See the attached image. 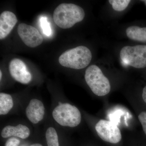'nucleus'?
<instances>
[{"mask_svg":"<svg viewBox=\"0 0 146 146\" xmlns=\"http://www.w3.org/2000/svg\"><path fill=\"white\" fill-rule=\"evenodd\" d=\"M85 16L83 9L76 5L62 3L55 9L53 19L55 23L63 29L70 28L75 24L81 22Z\"/></svg>","mask_w":146,"mask_h":146,"instance_id":"obj_1","label":"nucleus"},{"mask_svg":"<svg viewBox=\"0 0 146 146\" xmlns=\"http://www.w3.org/2000/svg\"><path fill=\"white\" fill-rule=\"evenodd\" d=\"M92 55L86 47L80 46L63 52L58 59L63 67L80 70L86 68L91 62Z\"/></svg>","mask_w":146,"mask_h":146,"instance_id":"obj_2","label":"nucleus"},{"mask_svg":"<svg viewBox=\"0 0 146 146\" xmlns=\"http://www.w3.org/2000/svg\"><path fill=\"white\" fill-rule=\"evenodd\" d=\"M84 77L87 85L96 96H104L110 92L111 86L109 80L97 65H91L88 67Z\"/></svg>","mask_w":146,"mask_h":146,"instance_id":"obj_3","label":"nucleus"},{"mask_svg":"<svg viewBox=\"0 0 146 146\" xmlns=\"http://www.w3.org/2000/svg\"><path fill=\"white\" fill-rule=\"evenodd\" d=\"M54 119L60 125L74 127L80 124L81 114L77 108L68 103H60L52 111Z\"/></svg>","mask_w":146,"mask_h":146,"instance_id":"obj_4","label":"nucleus"},{"mask_svg":"<svg viewBox=\"0 0 146 146\" xmlns=\"http://www.w3.org/2000/svg\"><path fill=\"white\" fill-rule=\"evenodd\" d=\"M123 65L136 68L146 67V45L123 47L120 52Z\"/></svg>","mask_w":146,"mask_h":146,"instance_id":"obj_5","label":"nucleus"},{"mask_svg":"<svg viewBox=\"0 0 146 146\" xmlns=\"http://www.w3.org/2000/svg\"><path fill=\"white\" fill-rule=\"evenodd\" d=\"M95 128L98 136L105 142L117 144L121 140V133L119 128L112 122L100 120L96 124Z\"/></svg>","mask_w":146,"mask_h":146,"instance_id":"obj_6","label":"nucleus"},{"mask_svg":"<svg viewBox=\"0 0 146 146\" xmlns=\"http://www.w3.org/2000/svg\"><path fill=\"white\" fill-rule=\"evenodd\" d=\"M18 33L25 44L31 48L41 45L43 38L39 31L34 27L25 23L19 24Z\"/></svg>","mask_w":146,"mask_h":146,"instance_id":"obj_7","label":"nucleus"},{"mask_svg":"<svg viewBox=\"0 0 146 146\" xmlns=\"http://www.w3.org/2000/svg\"><path fill=\"white\" fill-rule=\"evenodd\" d=\"M9 71L11 77L18 82L27 84L31 81V74L27 70L25 63L18 58H14L10 61Z\"/></svg>","mask_w":146,"mask_h":146,"instance_id":"obj_8","label":"nucleus"},{"mask_svg":"<svg viewBox=\"0 0 146 146\" xmlns=\"http://www.w3.org/2000/svg\"><path fill=\"white\" fill-rule=\"evenodd\" d=\"M27 118L31 122L36 124L44 119L45 107L41 101L36 99L31 100L26 109Z\"/></svg>","mask_w":146,"mask_h":146,"instance_id":"obj_9","label":"nucleus"},{"mask_svg":"<svg viewBox=\"0 0 146 146\" xmlns=\"http://www.w3.org/2000/svg\"><path fill=\"white\" fill-rule=\"evenodd\" d=\"M18 22L16 15L9 11H5L0 16V39L5 38L10 33Z\"/></svg>","mask_w":146,"mask_h":146,"instance_id":"obj_10","label":"nucleus"},{"mask_svg":"<svg viewBox=\"0 0 146 146\" xmlns=\"http://www.w3.org/2000/svg\"><path fill=\"white\" fill-rule=\"evenodd\" d=\"M30 135V130L26 126L19 124L16 126L7 125L3 129L1 133V136L3 138H7L14 136L26 139Z\"/></svg>","mask_w":146,"mask_h":146,"instance_id":"obj_11","label":"nucleus"},{"mask_svg":"<svg viewBox=\"0 0 146 146\" xmlns=\"http://www.w3.org/2000/svg\"><path fill=\"white\" fill-rule=\"evenodd\" d=\"M126 33L129 38L139 42H146V27L141 28L136 26L128 27Z\"/></svg>","mask_w":146,"mask_h":146,"instance_id":"obj_12","label":"nucleus"},{"mask_svg":"<svg viewBox=\"0 0 146 146\" xmlns=\"http://www.w3.org/2000/svg\"><path fill=\"white\" fill-rule=\"evenodd\" d=\"M12 97L9 94L1 93L0 94V115L8 114L13 107Z\"/></svg>","mask_w":146,"mask_h":146,"instance_id":"obj_13","label":"nucleus"},{"mask_svg":"<svg viewBox=\"0 0 146 146\" xmlns=\"http://www.w3.org/2000/svg\"><path fill=\"white\" fill-rule=\"evenodd\" d=\"M46 138L48 146H59L58 136L54 128L49 127L47 129Z\"/></svg>","mask_w":146,"mask_h":146,"instance_id":"obj_14","label":"nucleus"},{"mask_svg":"<svg viewBox=\"0 0 146 146\" xmlns=\"http://www.w3.org/2000/svg\"><path fill=\"white\" fill-rule=\"evenodd\" d=\"M130 0H110L109 2L114 10L121 11L125 9L130 3Z\"/></svg>","mask_w":146,"mask_h":146,"instance_id":"obj_15","label":"nucleus"},{"mask_svg":"<svg viewBox=\"0 0 146 146\" xmlns=\"http://www.w3.org/2000/svg\"><path fill=\"white\" fill-rule=\"evenodd\" d=\"M40 23L44 34L46 36H50L51 35L52 30L47 18L45 17H41Z\"/></svg>","mask_w":146,"mask_h":146,"instance_id":"obj_16","label":"nucleus"},{"mask_svg":"<svg viewBox=\"0 0 146 146\" xmlns=\"http://www.w3.org/2000/svg\"><path fill=\"white\" fill-rule=\"evenodd\" d=\"M138 119L143 127L144 133L146 135V111L141 112L138 115Z\"/></svg>","mask_w":146,"mask_h":146,"instance_id":"obj_17","label":"nucleus"},{"mask_svg":"<svg viewBox=\"0 0 146 146\" xmlns=\"http://www.w3.org/2000/svg\"><path fill=\"white\" fill-rule=\"evenodd\" d=\"M20 142L21 141L19 139L12 137L7 140L5 146H18L20 144Z\"/></svg>","mask_w":146,"mask_h":146,"instance_id":"obj_18","label":"nucleus"},{"mask_svg":"<svg viewBox=\"0 0 146 146\" xmlns=\"http://www.w3.org/2000/svg\"><path fill=\"white\" fill-rule=\"evenodd\" d=\"M142 97L143 100L146 104V86L143 89Z\"/></svg>","mask_w":146,"mask_h":146,"instance_id":"obj_19","label":"nucleus"},{"mask_svg":"<svg viewBox=\"0 0 146 146\" xmlns=\"http://www.w3.org/2000/svg\"><path fill=\"white\" fill-rule=\"evenodd\" d=\"M30 146H43L41 144L39 143H35L34 144H33L32 145H31Z\"/></svg>","mask_w":146,"mask_h":146,"instance_id":"obj_20","label":"nucleus"},{"mask_svg":"<svg viewBox=\"0 0 146 146\" xmlns=\"http://www.w3.org/2000/svg\"><path fill=\"white\" fill-rule=\"evenodd\" d=\"M2 76V73L1 71H0V80H1Z\"/></svg>","mask_w":146,"mask_h":146,"instance_id":"obj_21","label":"nucleus"},{"mask_svg":"<svg viewBox=\"0 0 146 146\" xmlns=\"http://www.w3.org/2000/svg\"><path fill=\"white\" fill-rule=\"evenodd\" d=\"M142 1L144 2L145 3V4L146 6V0H145V1Z\"/></svg>","mask_w":146,"mask_h":146,"instance_id":"obj_22","label":"nucleus"}]
</instances>
